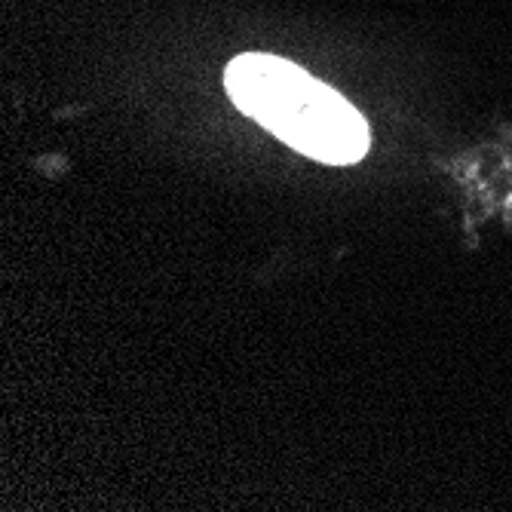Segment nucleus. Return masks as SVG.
Wrapping results in <instances>:
<instances>
[{
	"label": "nucleus",
	"mask_w": 512,
	"mask_h": 512,
	"mask_svg": "<svg viewBox=\"0 0 512 512\" xmlns=\"http://www.w3.org/2000/svg\"><path fill=\"white\" fill-rule=\"evenodd\" d=\"M234 105L276 138L322 163H356L368 151V123L335 89L298 65L246 53L224 71Z\"/></svg>",
	"instance_id": "f257e3e1"
}]
</instances>
